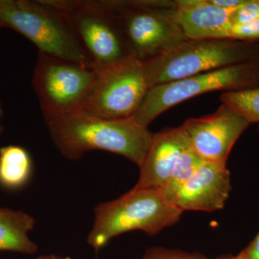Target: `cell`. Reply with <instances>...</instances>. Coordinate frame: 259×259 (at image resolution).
<instances>
[{
    "mask_svg": "<svg viewBox=\"0 0 259 259\" xmlns=\"http://www.w3.org/2000/svg\"><path fill=\"white\" fill-rule=\"evenodd\" d=\"M53 143L65 158L79 160L101 150L120 155L140 167L152 141L148 127L132 119L111 120L77 111L45 120Z\"/></svg>",
    "mask_w": 259,
    "mask_h": 259,
    "instance_id": "1",
    "label": "cell"
},
{
    "mask_svg": "<svg viewBox=\"0 0 259 259\" xmlns=\"http://www.w3.org/2000/svg\"><path fill=\"white\" fill-rule=\"evenodd\" d=\"M129 56L145 62L187 40L176 0H104Z\"/></svg>",
    "mask_w": 259,
    "mask_h": 259,
    "instance_id": "2",
    "label": "cell"
},
{
    "mask_svg": "<svg viewBox=\"0 0 259 259\" xmlns=\"http://www.w3.org/2000/svg\"><path fill=\"white\" fill-rule=\"evenodd\" d=\"M182 212L161 190L134 187L119 198L95 207L88 243L97 253L112 238L127 232L154 236L178 222Z\"/></svg>",
    "mask_w": 259,
    "mask_h": 259,
    "instance_id": "3",
    "label": "cell"
},
{
    "mask_svg": "<svg viewBox=\"0 0 259 259\" xmlns=\"http://www.w3.org/2000/svg\"><path fill=\"white\" fill-rule=\"evenodd\" d=\"M259 60V42L229 38L186 40L144 63L151 88L202 73Z\"/></svg>",
    "mask_w": 259,
    "mask_h": 259,
    "instance_id": "4",
    "label": "cell"
},
{
    "mask_svg": "<svg viewBox=\"0 0 259 259\" xmlns=\"http://www.w3.org/2000/svg\"><path fill=\"white\" fill-rule=\"evenodd\" d=\"M2 28L21 34L39 52L94 66L67 19L47 0H0Z\"/></svg>",
    "mask_w": 259,
    "mask_h": 259,
    "instance_id": "5",
    "label": "cell"
},
{
    "mask_svg": "<svg viewBox=\"0 0 259 259\" xmlns=\"http://www.w3.org/2000/svg\"><path fill=\"white\" fill-rule=\"evenodd\" d=\"M259 88V60L202 73L150 89L132 120L148 125L166 110L192 97L214 91H243Z\"/></svg>",
    "mask_w": 259,
    "mask_h": 259,
    "instance_id": "6",
    "label": "cell"
},
{
    "mask_svg": "<svg viewBox=\"0 0 259 259\" xmlns=\"http://www.w3.org/2000/svg\"><path fill=\"white\" fill-rule=\"evenodd\" d=\"M96 77L94 66L39 52L32 86L44 120L81 110Z\"/></svg>",
    "mask_w": 259,
    "mask_h": 259,
    "instance_id": "7",
    "label": "cell"
},
{
    "mask_svg": "<svg viewBox=\"0 0 259 259\" xmlns=\"http://www.w3.org/2000/svg\"><path fill=\"white\" fill-rule=\"evenodd\" d=\"M96 71L93 88L79 111L111 120L132 118L151 89L144 63L129 57Z\"/></svg>",
    "mask_w": 259,
    "mask_h": 259,
    "instance_id": "8",
    "label": "cell"
},
{
    "mask_svg": "<svg viewBox=\"0 0 259 259\" xmlns=\"http://www.w3.org/2000/svg\"><path fill=\"white\" fill-rule=\"evenodd\" d=\"M47 2L65 15L95 69L108 67L131 57L118 27L103 1Z\"/></svg>",
    "mask_w": 259,
    "mask_h": 259,
    "instance_id": "9",
    "label": "cell"
},
{
    "mask_svg": "<svg viewBox=\"0 0 259 259\" xmlns=\"http://www.w3.org/2000/svg\"><path fill=\"white\" fill-rule=\"evenodd\" d=\"M251 123L226 104L204 117L182 124L190 146L204 161L226 164L236 141Z\"/></svg>",
    "mask_w": 259,
    "mask_h": 259,
    "instance_id": "10",
    "label": "cell"
},
{
    "mask_svg": "<svg viewBox=\"0 0 259 259\" xmlns=\"http://www.w3.org/2000/svg\"><path fill=\"white\" fill-rule=\"evenodd\" d=\"M231 190V174L226 165L203 161L175 194L171 203L182 212H212L224 207Z\"/></svg>",
    "mask_w": 259,
    "mask_h": 259,
    "instance_id": "11",
    "label": "cell"
},
{
    "mask_svg": "<svg viewBox=\"0 0 259 259\" xmlns=\"http://www.w3.org/2000/svg\"><path fill=\"white\" fill-rule=\"evenodd\" d=\"M188 143L182 126L153 134L152 141L140 168L135 187L161 190L171 177L177 158Z\"/></svg>",
    "mask_w": 259,
    "mask_h": 259,
    "instance_id": "12",
    "label": "cell"
},
{
    "mask_svg": "<svg viewBox=\"0 0 259 259\" xmlns=\"http://www.w3.org/2000/svg\"><path fill=\"white\" fill-rule=\"evenodd\" d=\"M177 15L187 40L223 38L237 8H223L212 0H176Z\"/></svg>",
    "mask_w": 259,
    "mask_h": 259,
    "instance_id": "13",
    "label": "cell"
},
{
    "mask_svg": "<svg viewBox=\"0 0 259 259\" xmlns=\"http://www.w3.org/2000/svg\"><path fill=\"white\" fill-rule=\"evenodd\" d=\"M35 220L21 210L0 208V251L33 255L38 246L29 238Z\"/></svg>",
    "mask_w": 259,
    "mask_h": 259,
    "instance_id": "14",
    "label": "cell"
},
{
    "mask_svg": "<svg viewBox=\"0 0 259 259\" xmlns=\"http://www.w3.org/2000/svg\"><path fill=\"white\" fill-rule=\"evenodd\" d=\"M32 172V158L26 149L13 145L0 148V185L10 190L21 188Z\"/></svg>",
    "mask_w": 259,
    "mask_h": 259,
    "instance_id": "15",
    "label": "cell"
},
{
    "mask_svg": "<svg viewBox=\"0 0 259 259\" xmlns=\"http://www.w3.org/2000/svg\"><path fill=\"white\" fill-rule=\"evenodd\" d=\"M202 161L188 141L177 158L169 180L161 190L166 199L171 202V199L177 192L193 175Z\"/></svg>",
    "mask_w": 259,
    "mask_h": 259,
    "instance_id": "16",
    "label": "cell"
},
{
    "mask_svg": "<svg viewBox=\"0 0 259 259\" xmlns=\"http://www.w3.org/2000/svg\"><path fill=\"white\" fill-rule=\"evenodd\" d=\"M220 100L239 112L250 123L259 124V88L223 93Z\"/></svg>",
    "mask_w": 259,
    "mask_h": 259,
    "instance_id": "17",
    "label": "cell"
},
{
    "mask_svg": "<svg viewBox=\"0 0 259 259\" xmlns=\"http://www.w3.org/2000/svg\"><path fill=\"white\" fill-rule=\"evenodd\" d=\"M223 38L259 42V19L247 23L230 25L225 32Z\"/></svg>",
    "mask_w": 259,
    "mask_h": 259,
    "instance_id": "18",
    "label": "cell"
},
{
    "mask_svg": "<svg viewBox=\"0 0 259 259\" xmlns=\"http://www.w3.org/2000/svg\"><path fill=\"white\" fill-rule=\"evenodd\" d=\"M139 259H209L202 255L189 253L180 250L153 248L146 252L144 256ZM215 259H235V256L224 257Z\"/></svg>",
    "mask_w": 259,
    "mask_h": 259,
    "instance_id": "19",
    "label": "cell"
},
{
    "mask_svg": "<svg viewBox=\"0 0 259 259\" xmlns=\"http://www.w3.org/2000/svg\"><path fill=\"white\" fill-rule=\"evenodd\" d=\"M259 19V0H244L243 4L237 8L232 25L247 23Z\"/></svg>",
    "mask_w": 259,
    "mask_h": 259,
    "instance_id": "20",
    "label": "cell"
},
{
    "mask_svg": "<svg viewBox=\"0 0 259 259\" xmlns=\"http://www.w3.org/2000/svg\"><path fill=\"white\" fill-rule=\"evenodd\" d=\"M236 256L238 259H259V233Z\"/></svg>",
    "mask_w": 259,
    "mask_h": 259,
    "instance_id": "21",
    "label": "cell"
},
{
    "mask_svg": "<svg viewBox=\"0 0 259 259\" xmlns=\"http://www.w3.org/2000/svg\"><path fill=\"white\" fill-rule=\"evenodd\" d=\"M3 116H4V110H3V105L0 101V135L3 134L4 131V127L3 125Z\"/></svg>",
    "mask_w": 259,
    "mask_h": 259,
    "instance_id": "22",
    "label": "cell"
},
{
    "mask_svg": "<svg viewBox=\"0 0 259 259\" xmlns=\"http://www.w3.org/2000/svg\"><path fill=\"white\" fill-rule=\"evenodd\" d=\"M59 257L55 255H42L37 259H59Z\"/></svg>",
    "mask_w": 259,
    "mask_h": 259,
    "instance_id": "23",
    "label": "cell"
},
{
    "mask_svg": "<svg viewBox=\"0 0 259 259\" xmlns=\"http://www.w3.org/2000/svg\"><path fill=\"white\" fill-rule=\"evenodd\" d=\"M59 259H71L69 258V257H66V258H61V257H59Z\"/></svg>",
    "mask_w": 259,
    "mask_h": 259,
    "instance_id": "24",
    "label": "cell"
},
{
    "mask_svg": "<svg viewBox=\"0 0 259 259\" xmlns=\"http://www.w3.org/2000/svg\"><path fill=\"white\" fill-rule=\"evenodd\" d=\"M235 259H238V258H237V256H235Z\"/></svg>",
    "mask_w": 259,
    "mask_h": 259,
    "instance_id": "25",
    "label": "cell"
}]
</instances>
